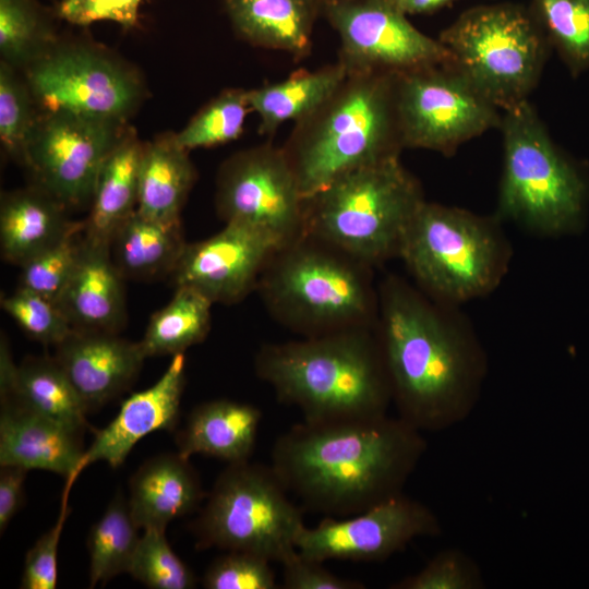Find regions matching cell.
<instances>
[{
    "label": "cell",
    "instance_id": "cell-1",
    "mask_svg": "<svg viewBox=\"0 0 589 589\" xmlns=\"http://www.w3.org/2000/svg\"><path fill=\"white\" fill-rule=\"evenodd\" d=\"M426 448L399 416L302 420L276 438L269 466L305 507L341 518L402 493Z\"/></svg>",
    "mask_w": 589,
    "mask_h": 589
},
{
    "label": "cell",
    "instance_id": "cell-2",
    "mask_svg": "<svg viewBox=\"0 0 589 589\" xmlns=\"http://www.w3.org/2000/svg\"><path fill=\"white\" fill-rule=\"evenodd\" d=\"M377 312L376 337L398 416L423 433L464 422L488 366L472 332L392 276L381 286Z\"/></svg>",
    "mask_w": 589,
    "mask_h": 589
},
{
    "label": "cell",
    "instance_id": "cell-3",
    "mask_svg": "<svg viewBox=\"0 0 589 589\" xmlns=\"http://www.w3.org/2000/svg\"><path fill=\"white\" fill-rule=\"evenodd\" d=\"M372 329L266 344L255 356V373L308 422L387 414L392 389Z\"/></svg>",
    "mask_w": 589,
    "mask_h": 589
},
{
    "label": "cell",
    "instance_id": "cell-4",
    "mask_svg": "<svg viewBox=\"0 0 589 589\" xmlns=\"http://www.w3.org/2000/svg\"><path fill=\"white\" fill-rule=\"evenodd\" d=\"M396 74L347 73L314 112L294 123L283 148L303 199L353 169L400 155Z\"/></svg>",
    "mask_w": 589,
    "mask_h": 589
},
{
    "label": "cell",
    "instance_id": "cell-5",
    "mask_svg": "<svg viewBox=\"0 0 589 589\" xmlns=\"http://www.w3.org/2000/svg\"><path fill=\"white\" fill-rule=\"evenodd\" d=\"M370 266L312 236L278 249L257 283L269 312L304 337L373 328Z\"/></svg>",
    "mask_w": 589,
    "mask_h": 589
},
{
    "label": "cell",
    "instance_id": "cell-6",
    "mask_svg": "<svg viewBox=\"0 0 589 589\" xmlns=\"http://www.w3.org/2000/svg\"><path fill=\"white\" fill-rule=\"evenodd\" d=\"M425 201L399 156L353 169L304 199L305 235L372 267L399 255Z\"/></svg>",
    "mask_w": 589,
    "mask_h": 589
},
{
    "label": "cell",
    "instance_id": "cell-7",
    "mask_svg": "<svg viewBox=\"0 0 589 589\" xmlns=\"http://www.w3.org/2000/svg\"><path fill=\"white\" fill-rule=\"evenodd\" d=\"M510 254L497 217L425 200L404 236L398 257L432 298L457 304L494 290Z\"/></svg>",
    "mask_w": 589,
    "mask_h": 589
},
{
    "label": "cell",
    "instance_id": "cell-8",
    "mask_svg": "<svg viewBox=\"0 0 589 589\" xmlns=\"http://www.w3.org/2000/svg\"><path fill=\"white\" fill-rule=\"evenodd\" d=\"M503 171L497 218L539 235L574 229L580 221L587 185L560 152L529 99L503 111Z\"/></svg>",
    "mask_w": 589,
    "mask_h": 589
},
{
    "label": "cell",
    "instance_id": "cell-9",
    "mask_svg": "<svg viewBox=\"0 0 589 589\" xmlns=\"http://www.w3.org/2000/svg\"><path fill=\"white\" fill-rule=\"evenodd\" d=\"M437 39L452 64L502 111L529 99L550 46L531 13L505 3L465 11Z\"/></svg>",
    "mask_w": 589,
    "mask_h": 589
},
{
    "label": "cell",
    "instance_id": "cell-10",
    "mask_svg": "<svg viewBox=\"0 0 589 589\" xmlns=\"http://www.w3.org/2000/svg\"><path fill=\"white\" fill-rule=\"evenodd\" d=\"M305 527L301 508L271 466L228 464L193 522L200 549L244 551L283 563Z\"/></svg>",
    "mask_w": 589,
    "mask_h": 589
},
{
    "label": "cell",
    "instance_id": "cell-11",
    "mask_svg": "<svg viewBox=\"0 0 589 589\" xmlns=\"http://www.w3.org/2000/svg\"><path fill=\"white\" fill-rule=\"evenodd\" d=\"M395 94L404 148L452 155L464 143L501 127V110L452 62L397 73Z\"/></svg>",
    "mask_w": 589,
    "mask_h": 589
},
{
    "label": "cell",
    "instance_id": "cell-12",
    "mask_svg": "<svg viewBox=\"0 0 589 589\" xmlns=\"http://www.w3.org/2000/svg\"><path fill=\"white\" fill-rule=\"evenodd\" d=\"M215 199L225 223L252 227L279 248L305 235L304 199L283 146L266 142L230 156L218 171Z\"/></svg>",
    "mask_w": 589,
    "mask_h": 589
},
{
    "label": "cell",
    "instance_id": "cell-13",
    "mask_svg": "<svg viewBox=\"0 0 589 589\" xmlns=\"http://www.w3.org/2000/svg\"><path fill=\"white\" fill-rule=\"evenodd\" d=\"M124 123L46 111L38 118L23 163L38 187L65 206L92 200L98 173L120 140Z\"/></svg>",
    "mask_w": 589,
    "mask_h": 589
},
{
    "label": "cell",
    "instance_id": "cell-14",
    "mask_svg": "<svg viewBox=\"0 0 589 589\" xmlns=\"http://www.w3.org/2000/svg\"><path fill=\"white\" fill-rule=\"evenodd\" d=\"M324 9L339 36L337 61L347 73H402L452 62L442 43L414 27L394 0H339Z\"/></svg>",
    "mask_w": 589,
    "mask_h": 589
},
{
    "label": "cell",
    "instance_id": "cell-15",
    "mask_svg": "<svg viewBox=\"0 0 589 589\" xmlns=\"http://www.w3.org/2000/svg\"><path fill=\"white\" fill-rule=\"evenodd\" d=\"M28 87L46 111L124 123L141 87L123 65L87 48L46 52L28 69Z\"/></svg>",
    "mask_w": 589,
    "mask_h": 589
},
{
    "label": "cell",
    "instance_id": "cell-16",
    "mask_svg": "<svg viewBox=\"0 0 589 589\" xmlns=\"http://www.w3.org/2000/svg\"><path fill=\"white\" fill-rule=\"evenodd\" d=\"M442 525L425 504L404 493L346 517H325L304 527L297 550L320 562H376L388 558L419 538L437 537Z\"/></svg>",
    "mask_w": 589,
    "mask_h": 589
},
{
    "label": "cell",
    "instance_id": "cell-17",
    "mask_svg": "<svg viewBox=\"0 0 589 589\" xmlns=\"http://www.w3.org/2000/svg\"><path fill=\"white\" fill-rule=\"evenodd\" d=\"M278 249L265 233L243 224L226 223L211 238L185 243L170 276L176 287H191L213 303H236L256 288Z\"/></svg>",
    "mask_w": 589,
    "mask_h": 589
},
{
    "label": "cell",
    "instance_id": "cell-18",
    "mask_svg": "<svg viewBox=\"0 0 589 589\" xmlns=\"http://www.w3.org/2000/svg\"><path fill=\"white\" fill-rule=\"evenodd\" d=\"M53 358L91 411L133 383L145 356L139 342L123 339L118 333L73 328L56 346Z\"/></svg>",
    "mask_w": 589,
    "mask_h": 589
},
{
    "label": "cell",
    "instance_id": "cell-19",
    "mask_svg": "<svg viewBox=\"0 0 589 589\" xmlns=\"http://www.w3.org/2000/svg\"><path fill=\"white\" fill-rule=\"evenodd\" d=\"M184 370V353L172 356L154 385L128 397L115 419L96 432L92 445L83 454L81 470L98 460L117 468L141 438L155 431L175 430L185 382Z\"/></svg>",
    "mask_w": 589,
    "mask_h": 589
},
{
    "label": "cell",
    "instance_id": "cell-20",
    "mask_svg": "<svg viewBox=\"0 0 589 589\" xmlns=\"http://www.w3.org/2000/svg\"><path fill=\"white\" fill-rule=\"evenodd\" d=\"M83 454L80 434L12 399H1L0 466L41 469L76 480Z\"/></svg>",
    "mask_w": 589,
    "mask_h": 589
},
{
    "label": "cell",
    "instance_id": "cell-21",
    "mask_svg": "<svg viewBox=\"0 0 589 589\" xmlns=\"http://www.w3.org/2000/svg\"><path fill=\"white\" fill-rule=\"evenodd\" d=\"M123 279L110 244L83 235L75 268L58 300L72 327L118 333L125 321Z\"/></svg>",
    "mask_w": 589,
    "mask_h": 589
},
{
    "label": "cell",
    "instance_id": "cell-22",
    "mask_svg": "<svg viewBox=\"0 0 589 589\" xmlns=\"http://www.w3.org/2000/svg\"><path fill=\"white\" fill-rule=\"evenodd\" d=\"M205 496L189 458L161 454L146 460L131 477L128 505L141 529L165 530L171 520L194 512Z\"/></svg>",
    "mask_w": 589,
    "mask_h": 589
},
{
    "label": "cell",
    "instance_id": "cell-23",
    "mask_svg": "<svg viewBox=\"0 0 589 589\" xmlns=\"http://www.w3.org/2000/svg\"><path fill=\"white\" fill-rule=\"evenodd\" d=\"M261 420V410L251 404L230 399L201 404L177 436L178 453L185 458L203 455L228 464L250 460Z\"/></svg>",
    "mask_w": 589,
    "mask_h": 589
},
{
    "label": "cell",
    "instance_id": "cell-24",
    "mask_svg": "<svg viewBox=\"0 0 589 589\" xmlns=\"http://www.w3.org/2000/svg\"><path fill=\"white\" fill-rule=\"evenodd\" d=\"M65 205L40 187L16 190L2 196L0 245L2 257L21 266L83 221H72Z\"/></svg>",
    "mask_w": 589,
    "mask_h": 589
},
{
    "label": "cell",
    "instance_id": "cell-25",
    "mask_svg": "<svg viewBox=\"0 0 589 589\" xmlns=\"http://www.w3.org/2000/svg\"><path fill=\"white\" fill-rule=\"evenodd\" d=\"M143 148L135 132L125 129L106 158L84 220L87 239L110 244L117 229L136 211Z\"/></svg>",
    "mask_w": 589,
    "mask_h": 589
},
{
    "label": "cell",
    "instance_id": "cell-26",
    "mask_svg": "<svg viewBox=\"0 0 589 589\" xmlns=\"http://www.w3.org/2000/svg\"><path fill=\"white\" fill-rule=\"evenodd\" d=\"M235 29L250 44L302 59L311 52L316 0H226Z\"/></svg>",
    "mask_w": 589,
    "mask_h": 589
},
{
    "label": "cell",
    "instance_id": "cell-27",
    "mask_svg": "<svg viewBox=\"0 0 589 589\" xmlns=\"http://www.w3.org/2000/svg\"><path fill=\"white\" fill-rule=\"evenodd\" d=\"M188 153L175 133L144 144L137 212L160 221L180 223L181 209L196 176Z\"/></svg>",
    "mask_w": 589,
    "mask_h": 589
},
{
    "label": "cell",
    "instance_id": "cell-28",
    "mask_svg": "<svg viewBox=\"0 0 589 589\" xmlns=\"http://www.w3.org/2000/svg\"><path fill=\"white\" fill-rule=\"evenodd\" d=\"M347 70L339 62L314 71L299 70L287 79L248 89L251 111L260 117L259 132L273 136L281 124L314 112L340 85Z\"/></svg>",
    "mask_w": 589,
    "mask_h": 589
},
{
    "label": "cell",
    "instance_id": "cell-29",
    "mask_svg": "<svg viewBox=\"0 0 589 589\" xmlns=\"http://www.w3.org/2000/svg\"><path fill=\"white\" fill-rule=\"evenodd\" d=\"M185 243L181 223L160 221L135 211L115 232L110 253L124 279H149L170 275Z\"/></svg>",
    "mask_w": 589,
    "mask_h": 589
},
{
    "label": "cell",
    "instance_id": "cell-30",
    "mask_svg": "<svg viewBox=\"0 0 589 589\" xmlns=\"http://www.w3.org/2000/svg\"><path fill=\"white\" fill-rule=\"evenodd\" d=\"M0 395L80 435L87 426L88 411L53 357L24 359L16 368L12 388Z\"/></svg>",
    "mask_w": 589,
    "mask_h": 589
},
{
    "label": "cell",
    "instance_id": "cell-31",
    "mask_svg": "<svg viewBox=\"0 0 589 589\" xmlns=\"http://www.w3.org/2000/svg\"><path fill=\"white\" fill-rule=\"evenodd\" d=\"M213 304L191 287H176L171 300L152 315L139 341L145 358L184 353L203 341L209 330Z\"/></svg>",
    "mask_w": 589,
    "mask_h": 589
},
{
    "label": "cell",
    "instance_id": "cell-32",
    "mask_svg": "<svg viewBox=\"0 0 589 589\" xmlns=\"http://www.w3.org/2000/svg\"><path fill=\"white\" fill-rule=\"evenodd\" d=\"M140 529L128 501L116 496L88 534L91 587L128 573L140 541Z\"/></svg>",
    "mask_w": 589,
    "mask_h": 589
},
{
    "label": "cell",
    "instance_id": "cell-33",
    "mask_svg": "<svg viewBox=\"0 0 589 589\" xmlns=\"http://www.w3.org/2000/svg\"><path fill=\"white\" fill-rule=\"evenodd\" d=\"M548 43L574 74L589 69V0H532Z\"/></svg>",
    "mask_w": 589,
    "mask_h": 589
},
{
    "label": "cell",
    "instance_id": "cell-34",
    "mask_svg": "<svg viewBox=\"0 0 589 589\" xmlns=\"http://www.w3.org/2000/svg\"><path fill=\"white\" fill-rule=\"evenodd\" d=\"M249 111L248 91L225 89L176 134L177 142L187 151L226 144L241 135Z\"/></svg>",
    "mask_w": 589,
    "mask_h": 589
},
{
    "label": "cell",
    "instance_id": "cell-35",
    "mask_svg": "<svg viewBox=\"0 0 589 589\" xmlns=\"http://www.w3.org/2000/svg\"><path fill=\"white\" fill-rule=\"evenodd\" d=\"M128 574L153 589H190L195 586L192 570L173 552L165 530L145 529Z\"/></svg>",
    "mask_w": 589,
    "mask_h": 589
},
{
    "label": "cell",
    "instance_id": "cell-36",
    "mask_svg": "<svg viewBox=\"0 0 589 589\" xmlns=\"http://www.w3.org/2000/svg\"><path fill=\"white\" fill-rule=\"evenodd\" d=\"M83 224L44 249L21 267L20 287L58 302L79 259Z\"/></svg>",
    "mask_w": 589,
    "mask_h": 589
},
{
    "label": "cell",
    "instance_id": "cell-37",
    "mask_svg": "<svg viewBox=\"0 0 589 589\" xmlns=\"http://www.w3.org/2000/svg\"><path fill=\"white\" fill-rule=\"evenodd\" d=\"M29 91L14 73L13 67L1 61L0 140L3 148L22 161L38 121L32 108Z\"/></svg>",
    "mask_w": 589,
    "mask_h": 589
},
{
    "label": "cell",
    "instance_id": "cell-38",
    "mask_svg": "<svg viewBox=\"0 0 589 589\" xmlns=\"http://www.w3.org/2000/svg\"><path fill=\"white\" fill-rule=\"evenodd\" d=\"M7 314L33 339L60 344L73 329L57 301L23 287L1 299Z\"/></svg>",
    "mask_w": 589,
    "mask_h": 589
},
{
    "label": "cell",
    "instance_id": "cell-39",
    "mask_svg": "<svg viewBox=\"0 0 589 589\" xmlns=\"http://www.w3.org/2000/svg\"><path fill=\"white\" fill-rule=\"evenodd\" d=\"M38 21L24 0H0V52L13 65L34 62L43 51Z\"/></svg>",
    "mask_w": 589,
    "mask_h": 589
},
{
    "label": "cell",
    "instance_id": "cell-40",
    "mask_svg": "<svg viewBox=\"0 0 589 589\" xmlns=\"http://www.w3.org/2000/svg\"><path fill=\"white\" fill-rule=\"evenodd\" d=\"M484 587L478 565L457 549L438 552L419 572L392 586L395 589H481Z\"/></svg>",
    "mask_w": 589,
    "mask_h": 589
},
{
    "label": "cell",
    "instance_id": "cell-41",
    "mask_svg": "<svg viewBox=\"0 0 589 589\" xmlns=\"http://www.w3.org/2000/svg\"><path fill=\"white\" fill-rule=\"evenodd\" d=\"M267 558L244 551H227L207 567L206 589H276L275 574Z\"/></svg>",
    "mask_w": 589,
    "mask_h": 589
},
{
    "label": "cell",
    "instance_id": "cell-42",
    "mask_svg": "<svg viewBox=\"0 0 589 589\" xmlns=\"http://www.w3.org/2000/svg\"><path fill=\"white\" fill-rule=\"evenodd\" d=\"M75 479H65L61 510L55 526L45 532L25 556L21 579L23 589H55L58 581V545L69 515L68 496Z\"/></svg>",
    "mask_w": 589,
    "mask_h": 589
},
{
    "label": "cell",
    "instance_id": "cell-43",
    "mask_svg": "<svg viewBox=\"0 0 589 589\" xmlns=\"http://www.w3.org/2000/svg\"><path fill=\"white\" fill-rule=\"evenodd\" d=\"M324 562L309 558L298 550L283 566V587L286 589H363L364 584L340 577L323 566Z\"/></svg>",
    "mask_w": 589,
    "mask_h": 589
},
{
    "label": "cell",
    "instance_id": "cell-44",
    "mask_svg": "<svg viewBox=\"0 0 589 589\" xmlns=\"http://www.w3.org/2000/svg\"><path fill=\"white\" fill-rule=\"evenodd\" d=\"M142 0H63L60 15L76 25L112 21L124 27L134 25Z\"/></svg>",
    "mask_w": 589,
    "mask_h": 589
},
{
    "label": "cell",
    "instance_id": "cell-45",
    "mask_svg": "<svg viewBox=\"0 0 589 589\" xmlns=\"http://www.w3.org/2000/svg\"><path fill=\"white\" fill-rule=\"evenodd\" d=\"M27 469L17 466H1L0 470V531H4L10 520L22 506L24 481Z\"/></svg>",
    "mask_w": 589,
    "mask_h": 589
},
{
    "label": "cell",
    "instance_id": "cell-46",
    "mask_svg": "<svg viewBox=\"0 0 589 589\" xmlns=\"http://www.w3.org/2000/svg\"><path fill=\"white\" fill-rule=\"evenodd\" d=\"M405 14H422L434 12L454 0H394Z\"/></svg>",
    "mask_w": 589,
    "mask_h": 589
},
{
    "label": "cell",
    "instance_id": "cell-47",
    "mask_svg": "<svg viewBox=\"0 0 589 589\" xmlns=\"http://www.w3.org/2000/svg\"><path fill=\"white\" fill-rule=\"evenodd\" d=\"M320 4H327V3H332V2H335V1H339V0H316Z\"/></svg>",
    "mask_w": 589,
    "mask_h": 589
}]
</instances>
